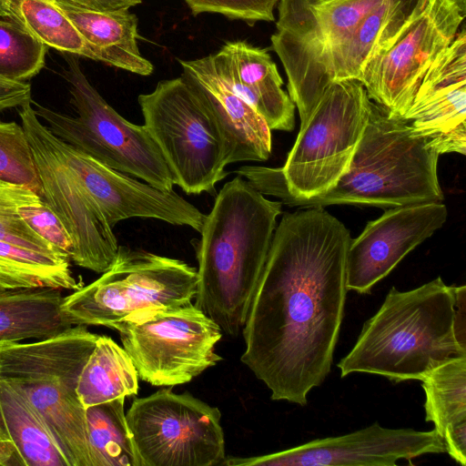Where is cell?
<instances>
[{"instance_id": "6da1fadb", "label": "cell", "mask_w": 466, "mask_h": 466, "mask_svg": "<svg viewBox=\"0 0 466 466\" xmlns=\"http://www.w3.org/2000/svg\"><path fill=\"white\" fill-rule=\"evenodd\" d=\"M351 238L323 207L283 214L242 334L241 361L273 400L299 406L325 380L344 318Z\"/></svg>"}, {"instance_id": "7a4b0ae2", "label": "cell", "mask_w": 466, "mask_h": 466, "mask_svg": "<svg viewBox=\"0 0 466 466\" xmlns=\"http://www.w3.org/2000/svg\"><path fill=\"white\" fill-rule=\"evenodd\" d=\"M281 208L238 176L224 184L206 215L196 245L194 305L229 337L245 325Z\"/></svg>"}, {"instance_id": "3957f363", "label": "cell", "mask_w": 466, "mask_h": 466, "mask_svg": "<svg viewBox=\"0 0 466 466\" xmlns=\"http://www.w3.org/2000/svg\"><path fill=\"white\" fill-rule=\"evenodd\" d=\"M456 309L457 287L441 277L410 290L392 287L337 364L340 376L369 373L394 383L421 381L448 358L466 355Z\"/></svg>"}, {"instance_id": "277c9868", "label": "cell", "mask_w": 466, "mask_h": 466, "mask_svg": "<svg viewBox=\"0 0 466 466\" xmlns=\"http://www.w3.org/2000/svg\"><path fill=\"white\" fill-rule=\"evenodd\" d=\"M439 156L411 133L404 119L390 116L372 102L350 166L330 189L309 198H293L272 185L261 184L258 190L279 198L282 204L299 207L355 204L392 208L442 202Z\"/></svg>"}, {"instance_id": "5b68a950", "label": "cell", "mask_w": 466, "mask_h": 466, "mask_svg": "<svg viewBox=\"0 0 466 466\" xmlns=\"http://www.w3.org/2000/svg\"><path fill=\"white\" fill-rule=\"evenodd\" d=\"M98 336L76 325L42 339L0 343V380L25 395L69 466H92L76 388Z\"/></svg>"}, {"instance_id": "8992f818", "label": "cell", "mask_w": 466, "mask_h": 466, "mask_svg": "<svg viewBox=\"0 0 466 466\" xmlns=\"http://www.w3.org/2000/svg\"><path fill=\"white\" fill-rule=\"evenodd\" d=\"M372 101L355 79L332 82L324 90L282 167H246L254 187L272 185L297 198L330 189L347 171L363 135Z\"/></svg>"}, {"instance_id": "52a82bcc", "label": "cell", "mask_w": 466, "mask_h": 466, "mask_svg": "<svg viewBox=\"0 0 466 466\" xmlns=\"http://www.w3.org/2000/svg\"><path fill=\"white\" fill-rule=\"evenodd\" d=\"M63 72L77 116L54 111L38 103L35 113L58 138L96 161L144 180L156 187L172 190L174 177L145 126L119 115L101 96L84 74L76 55H65Z\"/></svg>"}, {"instance_id": "ba28073f", "label": "cell", "mask_w": 466, "mask_h": 466, "mask_svg": "<svg viewBox=\"0 0 466 466\" xmlns=\"http://www.w3.org/2000/svg\"><path fill=\"white\" fill-rule=\"evenodd\" d=\"M197 285V268L185 261L119 246L113 265L64 297L60 312L70 326L112 329L141 310L191 304Z\"/></svg>"}, {"instance_id": "9c48e42d", "label": "cell", "mask_w": 466, "mask_h": 466, "mask_svg": "<svg viewBox=\"0 0 466 466\" xmlns=\"http://www.w3.org/2000/svg\"><path fill=\"white\" fill-rule=\"evenodd\" d=\"M144 126L158 146L175 185L187 194L216 193L228 175L227 148L211 117L180 76L137 97Z\"/></svg>"}, {"instance_id": "30bf717a", "label": "cell", "mask_w": 466, "mask_h": 466, "mask_svg": "<svg viewBox=\"0 0 466 466\" xmlns=\"http://www.w3.org/2000/svg\"><path fill=\"white\" fill-rule=\"evenodd\" d=\"M138 378L152 386L189 382L222 360L219 326L193 303L145 309L116 323Z\"/></svg>"}, {"instance_id": "8fae6325", "label": "cell", "mask_w": 466, "mask_h": 466, "mask_svg": "<svg viewBox=\"0 0 466 466\" xmlns=\"http://www.w3.org/2000/svg\"><path fill=\"white\" fill-rule=\"evenodd\" d=\"M139 466H215L226 458L221 412L171 388L137 398L126 413Z\"/></svg>"}, {"instance_id": "7c38bea8", "label": "cell", "mask_w": 466, "mask_h": 466, "mask_svg": "<svg viewBox=\"0 0 466 466\" xmlns=\"http://www.w3.org/2000/svg\"><path fill=\"white\" fill-rule=\"evenodd\" d=\"M383 0H279L271 48L280 59L300 126L315 108L314 85L326 53Z\"/></svg>"}, {"instance_id": "4fadbf2b", "label": "cell", "mask_w": 466, "mask_h": 466, "mask_svg": "<svg viewBox=\"0 0 466 466\" xmlns=\"http://www.w3.org/2000/svg\"><path fill=\"white\" fill-rule=\"evenodd\" d=\"M463 15L453 0H418L385 51L372 58L360 82L390 116L401 118L435 59L455 38Z\"/></svg>"}, {"instance_id": "5bb4252c", "label": "cell", "mask_w": 466, "mask_h": 466, "mask_svg": "<svg viewBox=\"0 0 466 466\" xmlns=\"http://www.w3.org/2000/svg\"><path fill=\"white\" fill-rule=\"evenodd\" d=\"M31 103L20 107L19 116L33 153L42 198L69 234L70 260L102 274L113 265L118 252L113 228L66 163L56 137L36 116Z\"/></svg>"}, {"instance_id": "9a60e30c", "label": "cell", "mask_w": 466, "mask_h": 466, "mask_svg": "<svg viewBox=\"0 0 466 466\" xmlns=\"http://www.w3.org/2000/svg\"><path fill=\"white\" fill-rule=\"evenodd\" d=\"M446 452L438 432L390 429L378 422L336 437L316 439L266 455L225 458L227 466H396L426 454Z\"/></svg>"}, {"instance_id": "2e32d148", "label": "cell", "mask_w": 466, "mask_h": 466, "mask_svg": "<svg viewBox=\"0 0 466 466\" xmlns=\"http://www.w3.org/2000/svg\"><path fill=\"white\" fill-rule=\"evenodd\" d=\"M57 147L106 222L148 218L200 232L206 215L173 189L165 190L132 178L76 150L56 137Z\"/></svg>"}, {"instance_id": "e0dca14e", "label": "cell", "mask_w": 466, "mask_h": 466, "mask_svg": "<svg viewBox=\"0 0 466 466\" xmlns=\"http://www.w3.org/2000/svg\"><path fill=\"white\" fill-rule=\"evenodd\" d=\"M447 216L442 202H429L388 208L369 222L349 246L347 289L370 293L406 255L445 224Z\"/></svg>"}, {"instance_id": "ac0fdd59", "label": "cell", "mask_w": 466, "mask_h": 466, "mask_svg": "<svg viewBox=\"0 0 466 466\" xmlns=\"http://www.w3.org/2000/svg\"><path fill=\"white\" fill-rule=\"evenodd\" d=\"M415 136L439 155L466 153V32L451 45L424 75L401 117Z\"/></svg>"}, {"instance_id": "d6986e66", "label": "cell", "mask_w": 466, "mask_h": 466, "mask_svg": "<svg viewBox=\"0 0 466 466\" xmlns=\"http://www.w3.org/2000/svg\"><path fill=\"white\" fill-rule=\"evenodd\" d=\"M181 76L218 127L228 163L266 161L271 154V132L264 119L214 69L209 56L178 59Z\"/></svg>"}, {"instance_id": "ffe728a7", "label": "cell", "mask_w": 466, "mask_h": 466, "mask_svg": "<svg viewBox=\"0 0 466 466\" xmlns=\"http://www.w3.org/2000/svg\"><path fill=\"white\" fill-rule=\"evenodd\" d=\"M208 56L221 80L264 119L270 130L294 129L295 104L283 90L282 78L267 49L236 40L225 43Z\"/></svg>"}, {"instance_id": "44dd1931", "label": "cell", "mask_w": 466, "mask_h": 466, "mask_svg": "<svg viewBox=\"0 0 466 466\" xmlns=\"http://www.w3.org/2000/svg\"><path fill=\"white\" fill-rule=\"evenodd\" d=\"M418 0H383L322 58L315 79V107L332 82L360 81L369 62L392 44Z\"/></svg>"}, {"instance_id": "7402d4cb", "label": "cell", "mask_w": 466, "mask_h": 466, "mask_svg": "<svg viewBox=\"0 0 466 466\" xmlns=\"http://www.w3.org/2000/svg\"><path fill=\"white\" fill-rule=\"evenodd\" d=\"M53 1L93 48L98 61L139 76L153 73L152 63L139 51L138 19L129 9L100 12L66 0Z\"/></svg>"}, {"instance_id": "603a6c76", "label": "cell", "mask_w": 466, "mask_h": 466, "mask_svg": "<svg viewBox=\"0 0 466 466\" xmlns=\"http://www.w3.org/2000/svg\"><path fill=\"white\" fill-rule=\"evenodd\" d=\"M61 289H0V343L42 339L71 327L62 318Z\"/></svg>"}, {"instance_id": "cb8c5ba5", "label": "cell", "mask_w": 466, "mask_h": 466, "mask_svg": "<svg viewBox=\"0 0 466 466\" xmlns=\"http://www.w3.org/2000/svg\"><path fill=\"white\" fill-rule=\"evenodd\" d=\"M0 408L19 465L69 466L39 412L22 391L2 380Z\"/></svg>"}, {"instance_id": "d4e9b609", "label": "cell", "mask_w": 466, "mask_h": 466, "mask_svg": "<svg viewBox=\"0 0 466 466\" xmlns=\"http://www.w3.org/2000/svg\"><path fill=\"white\" fill-rule=\"evenodd\" d=\"M138 375L124 350L107 336H98L78 378L76 392L85 408L133 396Z\"/></svg>"}, {"instance_id": "484cf974", "label": "cell", "mask_w": 466, "mask_h": 466, "mask_svg": "<svg viewBox=\"0 0 466 466\" xmlns=\"http://www.w3.org/2000/svg\"><path fill=\"white\" fill-rule=\"evenodd\" d=\"M76 279L66 254H47L0 240V289L52 288L76 290Z\"/></svg>"}, {"instance_id": "4316f807", "label": "cell", "mask_w": 466, "mask_h": 466, "mask_svg": "<svg viewBox=\"0 0 466 466\" xmlns=\"http://www.w3.org/2000/svg\"><path fill=\"white\" fill-rule=\"evenodd\" d=\"M425 392V420L434 424L442 439L466 426V355L448 358L421 380Z\"/></svg>"}, {"instance_id": "83f0119b", "label": "cell", "mask_w": 466, "mask_h": 466, "mask_svg": "<svg viewBox=\"0 0 466 466\" xmlns=\"http://www.w3.org/2000/svg\"><path fill=\"white\" fill-rule=\"evenodd\" d=\"M125 398L86 408L92 466H139L125 413Z\"/></svg>"}, {"instance_id": "f1b7e54d", "label": "cell", "mask_w": 466, "mask_h": 466, "mask_svg": "<svg viewBox=\"0 0 466 466\" xmlns=\"http://www.w3.org/2000/svg\"><path fill=\"white\" fill-rule=\"evenodd\" d=\"M12 19L46 46L98 61L97 56L53 0H8Z\"/></svg>"}, {"instance_id": "f546056e", "label": "cell", "mask_w": 466, "mask_h": 466, "mask_svg": "<svg viewBox=\"0 0 466 466\" xmlns=\"http://www.w3.org/2000/svg\"><path fill=\"white\" fill-rule=\"evenodd\" d=\"M47 46L19 22L0 17V77L25 82L45 66Z\"/></svg>"}, {"instance_id": "4dcf8cb0", "label": "cell", "mask_w": 466, "mask_h": 466, "mask_svg": "<svg viewBox=\"0 0 466 466\" xmlns=\"http://www.w3.org/2000/svg\"><path fill=\"white\" fill-rule=\"evenodd\" d=\"M38 198L28 187L0 179V240L42 253L66 254L35 233L18 214L21 205Z\"/></svg>"}, {"instance_id": "1f68e13d", "label": "cell", "mask_w": 466, "mask_h": 466, "mask_svg": "<svg viewBox=\"0 0 466 466\" xmlns=\"http://www.w3.org/2000/svg\"><path fill=\"white\" fill-rule=\"evenodd\" d=\"M0 179L28 187L42 198L33 153L23 127L0 121Z\"/></svg>"}, {"instance_id": "d6a6232c", "label": "cell", "mask_w": 466, "mask_h": 466, "mask_svg": "<svg viewBox=\"0 0 466 466\" xmlns=\"http://www.w3.org/2000/svg\"><path fill=\"white\" fill-rule=\"evenodd\" d=\"M279 0H184L193 15L204 13L242 20L248 25L258 21L274 22V8Z\"/></svg>"}, {"instance_id": "836d02e7", "label": "cell", "mask_w": 466, "mask_h": 466, "mask_svg": "<svg viewBox=\"0 0 466 466\" xmlns=\"http://www.w3.org/2000/svg\"><path fill=\"white\" fill-rule=\"evenodd\" d=\"M17 211L35 233L70 258L72 242L69 234L46 201L38 198L21 205Z\"/></svg>"}, {"instance_id": "e575fe53", "label": "cell", "mask_w": 466, "mask_h": 466, "mask_svg": "<svg viewBox=\"0 0 466 466\" xmlns=\"http://www.w3.org/2000/svg\"><path fill=\"white\" fill-rule=\"evenodd\" d=\"M31 102L30 84L0 77V112L13 107H22Z\"/></svg>"}, {"instance_id": "d590c367", "label": "cell", "mask_w": 466, "mask_h": 466, "mask_svg": "<svg viewBox=\"0 0 466 466\" xmlns=\"http://www.w3.org/2000/svg\"><path fill=\"white\" fill-rule=\"evenodd\" d=\"M74 5L100 12H113L129 9L142 3V0H66Z\"/></svg>"}, {"instance_id": "8d00e7d4", "label": "cell", "mask_w": 466, "mask_h": 466, "mask_svg": "<svg viewBox=\"0 0 466 466\" xmlns=\"http://www.w3.org/2000/svg\"><path fill=\"white\" fill-rule=\"evenodd\" d=\"M10 465H19V461L0 408V466Z\"/></svg>"}, {"instance_id": "74e56055", "label": "cell", "mask_w": 466, "mask_h": 466, "mask_svg": "<svg viewBox=\"0 0 466 466\" xmlns=\"http://www.w3.org/2000/svg\"><path fill=\"white\" fill-rule=\"evenodd\" d=\"M0 17L12 19V13L9 7L8 0H0Z\"/></svg>"}, {"instance_id": "f35d334b", "label": "cell", "mask_w": 466, "mask_h": 466, "mask_svg": "<svg viewBox=\"0 0 466 466\" xmlns=\"http://www.w3.org/2000/svg\"><path fill=\"white\" fill-rule=\"evenodd\" d=\"M457 6L459 7L460 11L466 15V0H453Z\"/></svg>"}]
</instances>
